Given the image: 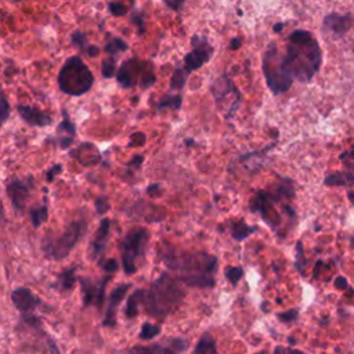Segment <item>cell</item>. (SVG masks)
Here are the masks:
<instances>
[{
    "mask_svg": "<svg viewBox=\"0 0 354 354\" xmlns=\"http://www.w3.org/2000/svg\"><path fill=\"white\" fill-rule=\"evenodd\" d=\"M160 259L173 272V277L187 286L213 288L218 259L206 252H187L165 246Z\"/></svg>",
    "mask_w": 354,
    "mask_h": 354,
    "instance_id": "6da1fadb",
    "label": "cell"
},
{
    "mask_svg": "<svg viewBox=\"0 0 354 354\" xmlns=\"http://www.w3.org/2000/svg\"><path fill=\"white\" fill-rule=\"evenodd\" d=\"M321 47L311 32L297 29L289 35L285 54L281 55V66L292 82L308 83L313 80L321 68Z\"/></svg>",
    "mask_w": 354,
    "mask_h": 354,
    "instance_id": "7a4b0ae2",
    "label": "cell"
},
{
    "mask_svg": "<svg viewBox=\"0 0 354 354\" xmlns=\"http://www.w3.org/2000/svg\"><path fill=\"white\" fill-rule=\"evenodd\" d=\"M185 290L181 283L169 272H162L147 289H140V306L144 311L163 321L183 303Z\"/></svg>",
    "mask_w": 354,
    "mask_h": 354,
    "instance_id": "3957f363",
    "label": "cell"
},
{
    "mask_svg": "<svg viewBox=\"0 0 354 354\" xmlns=\"http://www.w3.org/2000/svg\"><path fill=\"white\" fill-rule=\"evenodd\" d=\"M94 83V75L80 57H69L58 72V87L73 97L86 94Z\"/></svg>",
    "mask_w": 354,
    "mask_h": 354,
    "instance_id": "277c9868",
    "label": "cell"
},
{
    "mask_svg": "<svg viewBox=\"0 0 354 354\" xmlns=\"http://www.w3.org/2000/svg\"><path fill=\"white\" fill-rule=\"evenodd\" d=\"M87 230V223L84 220L72 221L59 235L47 234L41 239V252L47 259L62 260L68 257L76 243L82 239Z\"/></svg>",
    "mask_w": 354,
    "mask_h": 354,
    "instance_id": "5b68a950",
    "label": "cell"
},
{
    "mask_svg": "<svg viewBox=\"0 0 354 354\" xmlns=\"http://www.w3.org/2000/svg\"><path fill=\"white\" fill-rule=\"evenodd\" d=\"M148 242H149V232L144 227H133L122 238L119 248H120L123 271L126 274H134L137 271V261L138 259L145 256Z\"/></svg>",
    "mask_w": 354,
    "mask_h": 354,
    "instance_id": "8992f818",
    "label": "cell"
},
{
    "mask_svg": "<svg viewBox=\"0 0 354 354\" xmlns=\"http://www.w3.org/2000/svg\"><path fill=\"white\" fill-rule=\"evenodd\" d=\"M261 68L266 77V83L274 94H281L290 88L292 79L288 77L286 73L282 71L281 54L274 44H271L270 48L264 53Z\"/></svg>",
    "mask_w": 354,
    "mask_h": 354,
    "instance_id": "52a82bcc",
    "label": "cell"
},
{
    "mask_svg": "<svg viewBox=\"0 0 354 354\" xmlns=\"http://www.w3.org/2000/svg\"><path fill=\"white\" fill-rule=\"evenodd\" d=\"M111 279V274H106L98 279H93L90 277H77L82 290L83 307H95L97 310H101L105 300V288Z\"/></svg>",
    "mask_w": 354,
    "mask_h": 354,
    "instance_id": "ba28073f",
    "label": "cell"
},
{
    "mask_svg": "<svg viewBox=\"0 0 354 354\" xmlns=\"http://www.w3.org/2000/svg\"><path fill=\"white\" fill-rule=\"evenodd\" d=\"M275 203L277 202L272 199V196L268 191L260 189L253 195L249 207L252 212L259 213L261 216V218L272 230H277L281 225V216L275 209Z\"/></svg>",
    "mask_w": 354,
    "mask_h": 354,
    "instance_id": "9c48e42d",
    "label": "cell"
},
{
    "mask_svg": "<svg viewBox=\"0 0 354 354\" xmlns=\"http://www.w3.org/2000/svg\"><path fill=\"white\" fill-rule=\"evenodd\" d=\"M191 46L192 50L184 57V71L187 73L203 66L213 55V47L203 36H192Z\"/></svg>",
    "mask_w": 354,
    "mask_h": 354,
    "instance_id": "30bf717a",
    "label": "cell"
},
{
    "mask_svg": "<svg viewBox=\"0 0 354 354\" xmlns=\"http://www.w3.org/2000/svg\"><path fill=\"white\" fill-rule=\"evenodd\" d=\"M187 350V340L183 337H170L148 346H133L123 354H181Z\"/></svg>",
    "mask_w": 354,
    "mask_h": 354,
    "instance_id": "8fae6325",
    "label": "cell"
},
{
    "mask_svg": "<svg viewBox=\"0 0 354 354\" xmlns=\"http://www.w3.org/2000/svg\"><path fill=\"white\" fill-rule=\"evenodd\" d=\"M11 301L22 317L35 315V311L44 306L43 300L36 296L29 288L18 286L11 292Z\"/></svg>",
    "mask_w": 354,
    "mask_h": 354,
    "instance_id": "7c38bea8",
    "label": "cell"
},
{
    "mask_svg": "<svg viewBox=\"0 0 354 354\" xmlns=\"http://www.w3.org/2000/svg\"><path fill=\"white\" fill-rule=\"evenodd\" d=\"M210 91L214 97L217 106L218 108L221 106V109H224L227 98H231L232 101L239 102V104L242 101V95H241L239 90L235 87V84L231 82V79L227 75H223L218 79H216L210 87Z\"/></svg>",
    "mask_w": 354,
    "mask_h": 354,
    "instance_id": "4fadbf2b",
    "label": "cell"
},
{
    "mask_svg": "<svg viewBox=\"0 0 354 354\" xmlns=\"http://www.w3.org/2000/svg\"><path fill=\"white\" fill-rule=\"evenodd\" d=\"M33 184L28 180H22V178H12L7 183V195L12 203V207L15 209V212L22 213L26 202L30 196V189H32Z\"/></svg>",
    "mask_w": 354,
    "mask_h": 354,
    "instance_id": "5bb4252c",
    "label": "cell"
},
{
    "mask_svg": "<svg viewBox=\"0 0 354 354\" xmlns=\"http://www.w3.org/2000/svg\"><path fill=\"white\" fill-rule=\"evenodd\" d=\"M145 61H141L138 58H129L126 59L119 71L116 72V80L122 88H130L136 84H138L141 72L144 69Z\"/></svg>",
    "mask_w": 354,
    "mask_h": 354,
    "instance_id": "9a60e30c",
    "label": "cell"
},
{
    "mask_svg": "<svg viewBox=\"0 0 354 354\" xmlns=\"http://www.w3.org/2000/svg\"><path fill=\"white\" fill-rule=\"evenodd\" d=\"M133 285L130 282H126V283H120L118 285L111 293H109V297H108V306H106V310H105V315H104V319H102V325L104 326H111L113 328L116 325V314H118V308L120 306V303L123 301V299L126 297L127 292L130 290Z\"/></svg>",
    "mask_w": 354,
    "mask_h": 354,
    "instance_id": "2e32d148",
    "label": "cell"
},
{
    "mask_svg": "<svg viewBox=\"0 0 354 354\" xmlns=\"http://www.w3.org/2000/svg\"><path fill=\"white\" fill-rule=\"evenodd\" d=\"M109 232H111V220L105 217L100 221L98 230H97L95 235L93 236V239L90 241L88 250H87L90 260H93V261L102 260V254L106 248Z\"/></svg>",
    "mask_w": 354,
    "mask_h": 354,
    "instance_id": "e0dca14e",
    "label": "cell"
},
{
    "mask_svg": "<svg viewBox=\"0 0 354 354\" xmlns=\"http://www.w3.org/2000/svg\"><path fill=\"white\" fill-rule=\"evenodd\" d=\"M351 25H353L351 12H346V14L330 12V14H326L322 21L324 29L335 36H343L350 30Z\"/></svg>",
    "mask_w": 354,
    "mask_h": 354,
    "instance_id": "ac0fdd59",
    "label": "cell"
},
{
    "mask_svg": "<svg viewBox=\"0 0 354 354\" xmlns=\"http://www.w3.org/2000/svg\"><path fill=\"white\" fill-rule=\"evenodd\" d=\"M18 113L21 115V118L29 124V126H36V127H46L48 124L53 123L51 116L36 108V106H30V105H18Z\"/></svg>",
    "mask_w": 354,
    "mask_h": 354,
    "instance_id": "d6986e66",
    "label": "cell"
},
{
    "mask_svg": "<svg viewBox=\"0 0 354 354\" xmlns=\"http://www.w3.org/2000/svg\"><path fill=\"white\" fill-rule=\"evenodd\" d=\"M62 115H64L62 122L58 124L57 131H55V141L59 148L68 149L76 137V127L71 122L69 115L65 109H62Z\"/></svg>",
    "mask_w": 354,
    "mask_h": 354,
    "instance_id": "ffe728a7",
    "label": "cell"
},
{
    "mask_svg": "<svg viewBox=\"0 0 354 354\" xmlns=\"http://www.w3.org/2000/svg\"><path fill=\"white\" fill-rule=\"evenodd\" d=\"M71 156H73L83 166H94L101 160V155L97 147L88 142H83L82 145H79L75 151L71 152Z\"/></svg>",
    "mask_w": 354,
    "mask_h": 354,
    "instance_id": "44dd1931",
    "label": "cell"
},
{
    "mask_svg": "<svg viewBox=\"0 0 354 354\" xmlns=\"http://www.w3.org/2000/svg\"><path fill=\"white\" fill-rule=\"evenodd\" d=\"M76 281H77V275H76V267H69V268H65L62 270L54 283L51 285L53 289L61 292V293H68L71 290H73L75 285H76Z\"/></svg>",
    "mask_w": 354,
    "mask_h": 354,
    "instance_id": "7402d4cb",
    "label": "cell"
},
{
    "mask_svg": "<svg viewBox=\"0 0 354 354\" xmlns=\"http://www.w3.org/2000/svg\"><path fill=\"white\" fill-rule=\"evenodd\" d=\"M254 231H257V227L246 224L245 220H234V221H231V235L238 242L245 241Z\"/></svg>",
    "mask_w": 354,
    "mask_h": 354,
    "instance_id": "603a6c76",
    "label": "cell"
},
{
    "mask_svg": "<svg viewBox=\"0 0 354 354\" xmlns=\"http://www.w3.org/2000/svg\"><path fill=\"white\" fill-rule=\"evenodd\" d=\"M192 354H217L216 340L210 332H203L201 335Z\"/></svg>",
    "mask_w": 354,
    "mask_h": 354,
    "instance_id": "cb8c5ba5",
    "label": "cell"
},
{
    "mask_svg": "<svg viewBox=\"0 0 354 354\" xmlns=\"http://www.w3.org/2000/svg\"><path fill=\"white\" fill-rule=\"evenodd\" d=\"M353 171H336L329 174L325 180L324 184L326 187H343V185H350L353 184Z\"/></svg>",
    "mask_w": 354,
    "mask_h": 354,
    "instance_id": "d4e9b609",
    "label": "cell"
},
{
    "mask_svg": "<svg viewBox=\"0 0 354 354\" xmlns=\"http://www.w3.org/2000/svg\"><path fill=\"white\" fill-rule=\"evenodd\" d=\"M155 82H156V76H155V72H153V65H152L151 61H145L144 69H142L140 80H138V86L142 90H147V88L152 87L155 84Z\"/></svg>",
    "mask_w": 354,
    "mask_h": 354,
    "instance_id": "484cf974",
    "label": "cell"
},
{
    "mask_svg": "<svg viewBox=\"0 0 354 354\" xmlns=\"http://www.w3.org/2000/svg\"><path fill=\"white\" fill-rule=\"evenodd\" d=\"M30 221L35 228H39L41 224H44L48 218V206L47 203H43L40 206H35L29 210Z\"/></svg>",
    "mask_w": 354,
    "mask_h": 354,
    "instance_id": "4316f807",
    "label": "cell"
},
{
    "mask_svg": "<svg viewBox=\"0 0 354 354\" xmlns=\"http://www.w3.org/2000/svg\"><path fill=\"white\" fill-rule=\"evenodd\" d=\"M140 313V289L133 290V293L127 299V304L124 307V315L129 319H133Z\"/></svg>",
    "mask_w": 354,
    "mask_h": 354,
    "instance_id": "83f0119b",
    "label": "cell"
},
{
    "mask_svg": "<svg viewBox=\"0 0 354 354\" xmlns=\"http://www.w3.org/2000/svg\"><path fill=\"white\" fill-rule=\"evenodd\" d=\"M183 102V97L181 94H166L158 104L156 108L160 109H173V111H178Z\"/></svg>",
    "mask_w": 354,
    "mask_h": 354,
    "instance_id": "f1b7e54d",
    "label": "cell"
},
{
    "mask_svg": "<svg viewBox=\"0 0 354 354\" xmlns=\"http://www.w3.org/2000/svg\"><path fill=\"white\" fill-rule=\"evenodd\" d=\"M162 330V326L160 324H151V322H144L141 325V329H140V339L141 340H152L155 336H158Z\"/></svg>",
    "mask_w": 354,
    "mask_h": 354,
    "instance_id": "f546056e",
    "label": "cell"
},
{
    "mask_svg": "<svg viewBox=\"0 0 354 354\" xmlns=\"http://www.w3.org/2000/svg\"><path fill=\"white\" fill-rule=\"evenodd\" d=\"M307 257L304 256V249H303V242L297 241L296 242V254H295V267L299 271L300 275L306 274V267H307Z\"/></svg>",
    "mask_w": 354,
    "mask_h": 354,
    "instance_id": "4dcf8cb0",
    "label": "cell"
},
{
    "mask_svg": "<svg viewBox=\"0 0 354 354\" xmlns=\"http://www.w3.org/2000/svg\"><path fill=\"white\" fill-rule=\"evenodd\" d=\"M127 47H129V46H127V43H126L123 39H120V37H113V39H111V40L105 44L104 50H105V53H108V54L116 57V54H119V53H122V51H126Z\"/></svg>",
    "mask_w": 354,
    "mask_h": 354,
    "instance_id": "1f68e13d",
    "label": "cell"
},
{
    "mask_svg": "<svg viewBox=\"0 0 354 354\" xmlns=\"http://www.w3.org/2000/svg\"><path fill=\"white\" fill-rule=\"evenodd\" d=\"M189 73H187L184 71V68H177L174 72H173V76L170 79V90H181L185 83H187V77H188Z\"/></svg>",
    "mask_w": 354,
    "mask_h": 354,
    "instance_id": "d6a6232c",
    "label": "cell"
},
{
    "mask_svg": "<svg viewBox=\"0 0 354 354\" xmlns=\"http://www.w3.org/2000/svg\"><path fill=\"white\" fill-rule=\"evenodd\" d=\"M224 277L232 286H236L243 277V268L241 266H228L224 268Z\"/></svg>",
    "mask_w": 354,
    "mask_h": 354,
    "instance_id": "836d02e7",
    "label": "cell"
},
{
    "mask_svg": "<svg viewBox=\"0 0 354 354\" xmlns=\"http://www.w3.org/2000/svg\"><path fill=\"white\" fill-rule=\"evenodd\" d=\"M116 73V57H111V58H105L101 62V75L105 79L112 77Z\"/></svg>",
    "mask_w": 354,
    "mask_h": 354,
    "instance_id": "e575fe53",
    "label": "cell"
},
{
    "mask_svg": "<svg viewBox=\"0 0 354 354\" xmlns=\"http://www.w3.org/2000/svg\"><path fill=\"white\" fill-rule=\"evenodd\" d=\"M8 116H10V105L4 95V91L1 88V84H0V127L4 124V122L8 119Z\"/></svg>",
    "mask_w": 354,
    "mask_h": 354,
    "instance_id": "d590c367",
    "label": "cell"
},
{
    "mask_svg": "<svg viewBox=\"0 0 354 354\" xmlns=\"http://www.w3.org/2000/svg\"><path fill=\"white\" fill-rule=\"evenodd\" d=\"M277 318H278L281 322H283V324L295 322V321H297V318H299V310H297V308H290V310L278 313V314H277Z\"/></svg>",
    "mask_w": 354,
    "mask_h": 354,
    "instance_id": "8d00e7d4",
    "label": "cell"
},
{
    "mask_svg": "<svg viewBox=\"0 0 354 354\" xmlns=\"http://www.w3.org/2000/svg\"><path fill=\"white\" fill-rule=\"evenodd\" d=\"M71 40H72V44H73L75 47H77L80 51L87 46V36H86L84 32L76 30V32L72 35Z\"/></svg>",
    "mask_w": 354,
    "mask_h": 354,
    "instance_id": "74e56055",
    "label": "cell"
},
{
    "mask_svg": "<svg viewBox=\"0 0 354 354\" xmlns=\"http://www.w3.org/2000/svg\"><path fill=\"white\" fill-rule=\"evenodd\" d=\"M98 264H100V267H101L106 274H111V275H112L115 271L119 270V263H118V260H115V259L100 260Z\"/></svg>",
    "mask_w": 354,
    "mask_h": 354,
    "instance_id": "f35d334b",
    "label": "cell"
},
{
    "mask_svg": "<svg viewBox=\"0 0 354 354\" xmlns=\"http://www.w3.org/2000/svg\"><path fill=\"white\" fill-rule=\"evenodd\" d=\"M108 10L115 17H122V15L127 14V7L120 1H111L108 4Z\"/></svg>",
    "mask_w": 354,
    "mask_h": 354,
    "instance_id": "ab89813d",
    "label": "cell"
},
{
    "mask_svg": "<svg viewBox=\"0 0 354 354\" xmlns=\"http://www.w3.org/2000/svg\"><path fill=\"white\" fill-rule=\"evenodd\" d=\"M145 144V134L141 133V131H136L130 136V142L127 144V147H133V148H137V147H141Z\"/></svg>",
    "mask_w": 354,
    "mask_h": 354,
    "instance_id": "60d3db41",
    "label": "cell"
},
{
    "mask_svg": "<svg viewBox=\"0 0 354 354\" xmlns=\"http://www.w3.org/2000/svg\"><path fill=\"white\" fill-rule=\"evenodd\" d=\"M111 205L106 196H100L95 199V210L98 214H105L109 210Z\"/></svg>",
    "mask_w": 354,
    "mask_h": 354,
    "instance_id": "b9f144b4",
    "label": "cell"
},
{
    "mask_svg": "<svg viewBox=\"0 0 354 354\" xmlns=\"http://www.w3.org/2000/svg\"><path fill=\"white\" fill-rule=\"evenodd\" d=\"M131 22L137 26L140 35H142L145 32V21H144V15L141 12H133L131 14Z\"/></svg>",
    "mask_w": 354,
    "mask_h": 354,
    "instance_id": "7bdbcfd3",
    "label": "cell"
},
{
    "mask_svg": "<svg viewBox=\"0 0 354 354\" xmlns=\"http://www.w3.org/2000/svg\"><path fill=\"white\" fill-rule=\"evenodd\" d=\"M335 288L339 289V290H346V289H350V285H348V281L346 279V277L343 275H337L335 278V282H333Z\"/></svg>",
    "mask_w": 354,
    "mask_h": 354,
    "instance_id": "ee69618b",
    "label": "cell"
},
{
    "mask_svg": "<svg viewBox=\"0 0 354 354\" xmlns=\"http://www.w3.org/2000/svg\"><path fill=\"white\" fill-rule=\"evenodd\" d=\"M274 354H306L301 350H296V348H290V347H283V346H277L274 348Z\"/></svg>",
    "mask_w": 354,
    "mask_h": 354,
    "instance_id": "f6af8a7d",
    "label": "cell"
},
{
    "mask_svg": "<svg viewBox=\"0 0 354 354\" xmlns=\"http://www.w3.org/2000/svg\"><path fill=\"white\" fill-rule=\"evenodd\" d=\"M169 8H171L173 11H180L184 7L185 0H162Z\"/></svg>",
    "mask_w": 354,
    "mask_h": 354,
    "instance_id": "bcb514c9",
    "label": "cell"
},
{
    "mask_svg": "<svg viewBox=\"0 0 354 354\" xmlns=\"http://www.w3.org/2000/svg\"><path fill=\"white\" fill-rule=\"evenodd\" d=\"M61 170H62V165H59V163H57V165H54L53 167H50V169H48V171L46 173L47 181H48V183H51V181H53V178H54V176L59 174V173H61Z\"/></svg>",
    "mask_w": 354,
    "mask_h": 354,
    "instance_id": "7dc6e473",
    "label": "cell"
},
{
    "mask_svg": "<svg viewBox=\"0 0 354 354\" xmlns=\"http://www.w3.org/2000/svg\"><path fill=\"white\" fill-rule=\"evenodd\" d=\"M82 51H83L86 55H88V57H97V55L100 54V47L93 46V44H87Z\"/></svg>",
    "mask_w": 354,
    "mask_h": 354,
    "instance_id": "c3c4849f",
    "label": "cell"
},
{
    "mask_svg": "<svg viewBox=\"0 0 354 354\" xmlns=\"http://www.w3.org/2000/svg\"><path fill=\"white\" fill-rule=\"evenodd\" d=\"M147 192H148L151 196H159L160 192H162V187H160V184H158V183L151 184V185L147 188Z\"/></svg>",
    "mask_w": 354,
    "mask_h": 354,
    "instance_id": "681fc988",
    "label": "cell"
},
{
    "mask_svg": "<svg viewBox=\"0 0 354 354\" xmlns=\"http://www.w3.org/2000/svg\"><path fill=\"white\" fill-rule=\"evenodd\" d=\"M142 162H144V155H141V153H138V155H134L133 158H131V160L129 162V166H134V167H140L141 165H142Z\"/></svg>",
    "mask_w": 354,
    "mask_h": 354,
    "instance_id": "f907efd6",
    "label": "cell"
},
{
    "mask_svg": "<svg viewBox=\"0 0 354 354\" xmlns=\"http://www.w3.org/2000/svg\"><path fill=\"white\" fill-rule=\"evenodd\" d=\"M242 46V39L241 37H234L230 43V50H238Z\"/></svg>",
    "mask_w": 354,
    "mask_h": 354,
    "instance_id": "816d5d0a",
    "label": "cell"
},
{
    "mask_svg": "<svg viewBox=\"0 0 354 354\" xmlns=\"http://www.w3.org/2000/svg\"><path fill=\"white\" fill-rule=\"evenodd\" d=\"M283 25H285V24H282V22H281V24H275V25H274V32H281V30L283 29Z\"/></svg>",
    "mask_w": 354,
    "mask_h": 354,
    "instance_id": "f5cc1de1",
    "label": "cell"
},
{
    "mask_svg": "<svg viewBox=\"0 0 354 354\" xmlns=\"http://www.w3.org/2000/svg\"><path fill=\"white\" fill-rule=\"evenodd\" d=\"M3 218H4V207H3V202L0 199V223L3 221Z\"/></svg>",
    "mask_w": 354,
    "mask_h": 354,
    "instance_id": "db71d44e",
    "label": "cell"
},
{
    "mask_svg": "<svg viewBox=\"0 0 354 354\" xmlns=\"http://www.w3.org/2000/svg\"><path fill=\"white\" fill-rule=\"evenodd\" d=\"M288 342H289V344H292V346H293V344H296V339H295V337H289V339H288Z\"/></svg>",
    "mask_w": 354,
    "mask_h": 354,
    "instance_id": "11a10c76",
    "label": "cell"
},
{
    "mask_svg": "<svg viewBox=\"0 0 354 354\" xmlns=\"http://www.w3.org/2000/svg\"><path fill=\"white\" fill-rule=\"evenodd\" d=\"M256 354H267V351H259V353H256Z\"/></svg>",
    "mask_w": 354,
    "mask_h": 354,
    "instance_id": "9f6ffc18",
    "label": "cell"
},
{
    "mask_svg": "<svg viewBox=\"0 0 354 354\" xmlns=\"http://www.w3.org/2000/svg\"><path fill=\"white\" fill-rule=\"evenodd\" d=\"M17 1H19V0H17Z\"/></svg>",
    "mask_w": 354,
    "mask_h": 354,
    "instance_id": "6f0895ef",
    "label": "cell"
}]
</instances>
